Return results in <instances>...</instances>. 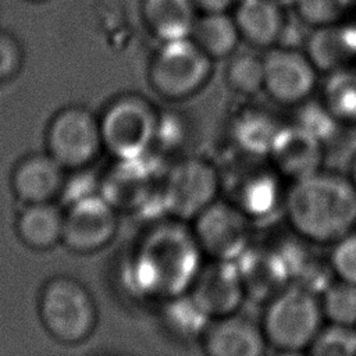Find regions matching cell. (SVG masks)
<instances>
[{
    "label": "cell",
    "mask_w": 356,
    "mask_h": 356,
    "mask_svg": "<svg viewBox=\"0 0 356 356\" xmlns=\"http://www.w3.org/2000/svg\"><path fill=\"white\" fill-rule=\"evenodd\" d=\"M203 257L191 225L170 218L140 236L129 260V280L139 295L165 302L189 292Z\"/></svg>",
    "instance_id": "1"
},
{
    "label": "cell",
    "mask_w": 356,
    "mask_h": 356,
    "mask_svg": "<svg viewBox=\"0 0 356 356\" xmlns=\"http://www.w3.org/2000/svg\"><path fill=\"white\" fill-rule=\"evenodd\" d=\"M284 214L299 238L334 245L356 228V189L349 175L321 168L292 181Z\"/></svg>",
    "instance_id": "2"
},
{
    "label": "cell",
    "mask_w": 356,
    "mask_h": 356,
    "mask_svg": "<svg viewBox=\"0 0 356 356\" xmlns=\"http://www.w3.org/2000/svg\"><path fill=\"white\" fill-rule=\"evenodd\" d=\"M38 314L46 332L64 345H79L92 337L99 313L89 289L70 275L49 278L39 291Z\"/></svg>",
    "instance_id": "3"
},
{
    "label": "cell",
    "mask_w": 356,
    "mask_h": 356,
    "mask_svg": "<svg viewBox=\"0 0 356 356\" xmlns=\"http://www.w3.org/2000/svg\"><path fill=\"white\" fill-rule=\"evenodd\" d=\"M320 298L291 284L266 303L261 330L267 346L285 353L307 352L323 328Z\"/></svg>",
    "instance_id": "4"
},
{
    "label": "cell",
    "mask_w": 356,
    "mask_h": 356,
    "mask_svg": "<svg viewBox=\"0 0 356 356\" xmlns=\"http://www.w3.org/2000/svg\"><path fill=\"white\" fill-rule=\"evenodd\" d=\"M100 131L104 150L114 160L142 159L156 143L160 113L139 93H121L102 111Z\"/></svg>",
    "instance_id": "5"
},
{
    "label": "cell",
    "mask_w": 356,
    "mask_h": 356,
    "mask_svg": "<svg viewBox=\"0 0 356 356\" xmlns=\"http://www.w3.org/2000/svg\"><path fill=\"white\" fill-rule=\"evenodd\" d=\"M221 172L203 157L175 160L160 177L159 203L170 218L191 222L218 199Z\"/></svg>",
    "instance_id": "6"
},
{
    "label": "cell",
    "mask_w": 356,
    "mask_h": 356,
    "mask_svg": "<svg viewBox=\"0 0 356 356\" xmlns=\"http://www.w3.org/2000/svg\"><path fill=\"white\" fill-rule=\"evenodd\" d=\"M213 60L188 36L161 42L147 67L152 89L170 102L196 95L210 79Z\"/></svg>",
    "instance_id": "7"
},
{
    "label": "cell",
    "mask_w": 356,
    "mask_h": 356,
    "mask_svg": "<svg viewBox=\"0 0 356 356\" xmlns=\"http://www.w3.org/2000/svg\"><path fill=\"white\" fill-rule=\"evenodd\" d=\"M44 145L67 171L86 170L104 150L99 117L81 104L60 108L47 124Z\"/></svg>",
    "instance_id": "8"
},
{
    "label": "cell",
    "mask_w": 356,
    "mask_h": 356,
    "mask_svg": "<svg viewBox=\"0 0 356 356\" xmlns=\"http://www.w3.org/2000/svg\"><path fill=\"white\" fill-rule=\"evenodd\" d=\"M191 229L204 257L235 261L252 243V220L232 202L216 199L192 221Z\"/></svg>",
    "instance_id": "9"
},
{
    "label": "cell",
    "mask_w": 356,
    "mask_h": 356,
    "mask_svg": "<svg viewBox=\"0 0 356 356\" xmlns=\"http://www.w3.org/2000/svg\"><path fill=\"white\" fill-rule=\"evenodd\" d=\"M118 214L99 192L72 200L64 211L63 243L76 254L104 249L118 232Z\"/></svg>",
    "instance_id": "10"
},
{
    "label": "cell",
    "mask_w": 356,
    "mask_h": 356,
    "mask_svg": "<svg viewBox=\"0 0 356 356\" xmlns=\"http://www.w3.org/2000/svg\"><path fill=\"white\" fill-rule=\"evenodd\" d=\"M263 90L282 106H299L312 96L318 70L305 50L274 46L263 56Z\"/></svg>",
    "instance_id": "11"
},
{
    "label": "cell",
    "mask_w": 356,
    "mask_h": 356,
    "mask_svg": "<svg viewBox=\"0 0 356 356\" xmlns=\"http://www.w3.org/2000/svg\"><path fill=\"white\" fill-rule=\"evenodd\" d=\"M147 156L114 160L99 181V193L118 211L132 213L159 197L160 179Z\"/></svg>",
    "instance_id": "12"
},
{
    "label": "cell",
    "mask_w": 356,
    "mask_h": 356,
    "mask_svg": "<svg viewBox=\"0 0 356 356\" xmlns=\"http://www.w3.org/2000/svg\"><path fill=\"white\" fill-rule=\"evenodd\" d=\"M274 167H238L229 177V202L242 210L252 222L273 217L284 210L286 191Z\"/></svg>",
    "instance_id": "13"
},
{
    "label": "cell",
    "mask_w": 356,
    "mask_h": 356,
    "mask_svg": "<svg viewBox=\"0 0 356 356\" xmlns=\"http://www.w3.org/2000/svg\"><path fill=\"white\" fill-rule=\"evenodd\" d=\"M189 295L210 318L236 313L246 299L236 263L232 260L209 259L203 263Z\"/></svg>",
    "instance_id": "14"
},
{
    "label": "cell",
    "mask_w": 356,
    "mask_h": 356,
    "mask_svg": "<svg viewBox=\"0 0 356 356\" xmlns=\"http://www.w3.org/2000/svg\"><path fill=\"white\" fill-rule=\"evenodd\" d=\"M324 147L314 134L298 122L282 124L267 157L282 178L296 181L323 168Z\"/></svg>",
    "instance_id": "15"
},
{
    "label": "cell",
    "mask_w": 356,
    "mask_h": 356,
    "mask_svg": "<svg viewBox=\"0 0 356 356\" xmlns=\"http://www.w3.org/2000/svg\"><path fill=\"white\" fill-rule=\"evenodd\" d=\"M248 299L267 303L291 285L289 270L280 248L250 243L235 260Z\"/></svg>",
    "instance_id": "16"
},
{
    "label": "cell",
    "mask_w": 356,
    "mask_h": 356,
    "mask_svg": "<svg viewBox=\"0 0 356 356\" xmlns=\"http://www.w3.org/2000/svg\"><path fill=\"white\" fill-rule=\"evenodd\" d=\"M67 170L47 152L31 153L11 171V191L24 204L54 202L63 195Z\"/></svg>",
    "instance_id": "17"
},
{
    "label": "cell",
    "mask_w": 356,
    "mask_h": 356,
    "mask_svg": "<svg viewBox=\"0 0 356 356\" xmlns=\"http://www.w3.org/2000/svg\"><path fill=\"white\" fill-rule=\"evenodd\" d=\"M200 343L209 356H261L267 348L261 325L238 312L211 318Z\"/></svg>",
    "instance_id": "18"
},
{
    "label": "cell",
    "mask_w": 356,
    "mask_h": 356,
    "mask_svg": "<svg viewBox=\"0 0 356 356\" xmlns=\"http://www.w3.org/2000/svg\"><path fill=\"white\" fill-rule=\"evenodd\" d=\"M231 14L241 39L256 49L277 46L286 29L281 0H238Z\"/></svg>",
    "instance_id": "19"
},
{
    "label": "cell",
    "mask_w": 356,
    "mask_h": 356,
    "mask_svg": "<svg viewBox=\"0 0 356 356\" xmlns=\"http://www.w3.org/2000/svg\"><path fill=\"white\" fill-rule=\"evenodd\" d=\"M305 51L318 70L331 72L356 63V28L346 22L313 28Z\"/></svg>",
    "instance_id": "20"
},
{
    "label": "cell",
    "mask_w": 356,
    "mask_h": 356,
    "mask_svg": "<svg viewBox=\"0 0 356 356\" xmlns=\"http://www.w3.org/2000/svg\"><path fill=\"white\" fill-rule=\"evenodd\" d=\"M15 231L19 241L33 250H49L63 243L64 211L54 202L25 204L18 214Z\"/></svg>",
    "instance_id": "21"
},
{
    "label": "cell",
    "mask_w": 356,
    "mask_h": 356,
    "mask_svg": "<svg viewBox=\"0 0 356 356\" xmlns=\"http://www.w3.org/2000/svg\"><path fill=\"white\" fill-rule=\"evenodd\" d=\"M142 19L161 43L188 38L199 14L193 0H142Z\"/></svg>",
    "instance_id": "22"
},
{
    "label": "cell",
    "mask_w": 356,
    "mask_h": 356,
    "mask_svg": "<svg viewBox=\"0 0 356 356\" xmlns=\"http://www.w3.org/2000/svg\"><path fill=\"white\" fill-rule=\"evenodd\" d=\"M281 125L268 110L246 107L235 114L231 136L245 156L267 157Z\"/></svg>",
    "instance_id": "23"
},
{
    "label": "cell",
    "mask_w": 356,
    "mask_h": 356,
    "mask_svg": "<svg viewBox=\"0 0 356 356\" xmlns=\"http://www.w3.org/2000/svg\"><path fill=\"white\" fill-rule=\"evenodd\" d=\"M189 38L213 61L228 58L242 42L231 13H199Z\"/></svg>",
    "instance_id": "24"
},
{
    "label": "cell",
    "mask_w": 356,
    "mask_h": 356,
    "mask_svg": "<svg viewBox=\"0 0 356 356\" xmlns=\"http://www.w3.org/2000/svg\"><path fill=\"white\" fill-rule=\"evenodd\" d=\"M321 102L342 124H356V63L327 72Z\"/></svg>",
    "instance_id": "25"
},
{
    "label": "cell",
    "mask_w": 356,
    "mask_h": 356,
    "mask_svg": "<svg viewBox=\"0 0 356 356\" xmlns=\"http://www.w3.org/2000/svg\"><path fill=\"white\" fill-rule=\"evenodd\" d=\"M291 277V284L303 286L314 293H321L334 277L330 261H321L306 245L288 243L280 248ZM335 278V277H334Z\"/></svg>",
    "instance_id": "26"
},
{
    "label": "cell",
    "mask_w": 356,
    "mask_h": 356,
    "mask_svg": "<svg viewBox=\"0 0 356 356\" xmlns=\"http://www.w3.org/2000/svg\"><path fill=\"white\" fill-rule=\"evenodd\" d=\"M163 303V321L168 332L182 341L200 342L211 318L197 306L189 292Z\"/></svg>",
    "instance_id": "27"
},
{
    "label": "cell",
    "mask_w": 356,
    "mask_h": 356,
    "mask_svg": "<svg viewBox=\"0 0 356 356\" xmlns=\"http://www.w3.org/2000/svg\"><path fill=\"white\" fill-rule=\"evenodd\" d=\"M224 81L232 92L242 96H253L263 90V56L249 51H235L228 57V63L224 70Z\"/></svg>",
    "instance_id": "28"
},
{
    "label": "cell",
    "mask_w": 356,
    "mask_h": 356,
    "mask_svg": "<svg viewBox=\"0 0 356 356\" xmlns=\"http://www.w3.org/2000/svg\"><path fill=\"white\" fill-rule=\"evenodd\" d=\"M320 295L321 312L328 324L356 328V284L335 278Z\"/></svg>",
    "instance_id": "29"
},
{
    "label": "cell",
    "mask_w": 356,
    "mask_h": 356,
    "mask_svg": "<svg viewBox=\"0 0 356 356\" xmlns=\"http://www.w3.org/2000/svg\"><path fill=\"white\" fill-rule=\"evenodd\" d=\"M295 15L310 28L345 22L356 0H291Z\"/></svg>",
    "instance_id": "30"
},
{
    "label": "cell",
    "mask_w": 356,
    "mask_h": 356,
    "mask_svg": "<svg viewBox=\"0 0 356 356\" xmlns=\"http://www.w3.org/2000/svg\"><path fill=\"white\" fill-rule=\"evenodd\" d=\"M307 352L335 356L356 355V328L328 324L327 328H321Z\"/></svg>",
    "instance_id": "31"
},
{
    "label": "cell",
    "mask_w": 356,
    "mask_h": 356,
    "mask_svg": "<svg viewBox=\"0 0 356 356\" xmlns=\"http://www.w3.org/2000/svg\"><path fill=\"white\" fill-rule=\"evenodd\" d=\"M299 106L302 110L299 111L295 122L314 134L325 145V142L335 135L341 124L327 110L321 100L316 103H309L306 100Z\"/></svg>",
    "instance_id": "32"
},
{
    "label": "cell",
    "mask_w": 356,
    "mask_h": 356,
    "mask_svg": "<svg viewBox=\"0 0 356 356\" xmlns=\"http://www.w3.org/2000/svg\"><path fill=\"white\" fill-rule=\"evenodd\" d=\"M331 246L328 261L334 277L356 284V228Z\"/></svg>",
    "instance_id": "33"
},
{
    "label": "cell",
    "mask_w": 356,
    "mask_h": 356,
    "mask_svg": "<svg viewBox=\"0 0 356 356\" xmlns=\"http://www.w3.org/2000/svg\"><path fill=\"white\" fill-rule=\"evenodd\" d=\"M24 65V49L18 39L7 32L0 31V83L14 79Z\"/></svg>",
    "instance_id": "34"
},
{
    "label": "cell",
    "mask_w": 356,
    "mask_h": 356,
    "mask_svg": "<svg viewBox=\"0 0 356 356\" xmlns=\"http://www.w3.org/2000/svg\"><path fill=\"white\" fill-rule=\"evenodd\" d=\"M199 13H231L238 0H193Z\"/></svg>",
    "instance_id": "35"
},
{
    "label": "cell",
    "mask_w": 356,
    "mask_h": 356,
    "mask_svg": "<svg viewBox=\"0 0 356 356\" xmlns=\"http://www.w3.org/2000/svg\"><path fill=\"white\" fill-rule=\"evenodd\" d=\"M349 178H350V181H352V184H353V186H355V189H356V156L353 157V160H352V164H350Z\"/></svg>",
    "instance_id": "36"
},
{
    "label": "cell",
    "mask_w": 356,
    "mask_h": 356,
    "mask_svg": "<svg viewBox=\"0 0 356 356\" xmlns=\"http://www.w3.org/2000/svg\"><path fill=\"white\" fill-rule=\"evenodd\" d=\"M29 1H43V0H29Z\"/></svg>",
    "instance_id": "37"
}]
</instances>
